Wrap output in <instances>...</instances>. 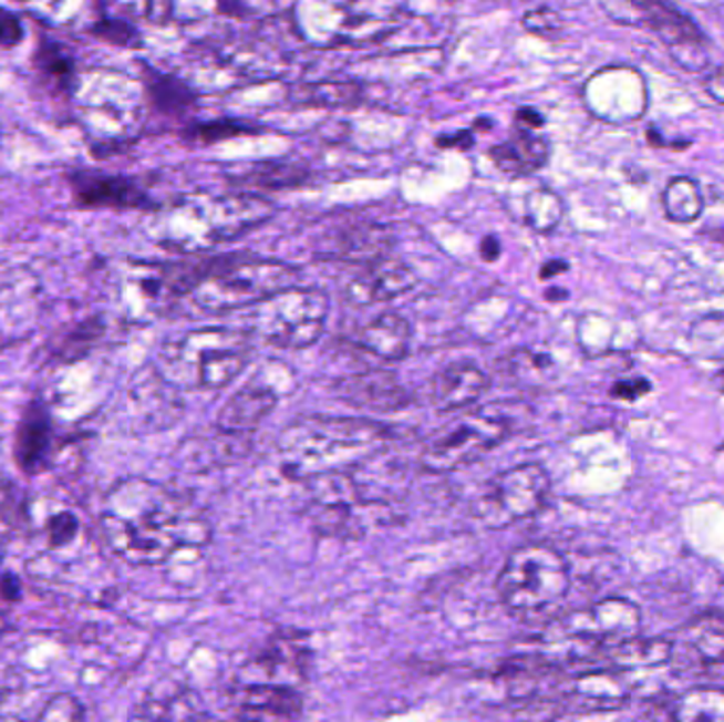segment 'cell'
I'll use <instances>...</instances> for the list:
<instances>
[{"instance_id":"cell-1","label":"cell","mask_w":724,"mask_h":722,"mask_svg":"<svg viewBox=\"0 0 724 722\" xmlns=\"http://www.w3.org/2000/svg\"><path fill=\"white\" fill-rule=\"evenodd\" d=\"M100 532L106 547L132 566H159L180 549L206 547L208 517L162 483L130 477L104 496Z\"/></svg>"},{"instance_id":"cell-2","label":"cell","mask_w":724,"mask_h":722,"mask_svg":"<svg viewBox=\"0 0 724 722\" xmlns=\"http://www.w3.org/2000/svg\"><path fill=\"white\" fill-rule=\"evenodd\" d=\"M273 213V204L255 193H187L155 208L146 218V234L172 252L195 255L238 240Z\"/></svg>"},{"instance_id":"cell-3","label":"cell","mask_w":724,"mask_h":722,"mask_svg":"<svg viewBox=\"0 0 724 722\" xmlns=\"http://www.w3.org/2000/svg\"><path fill=\"white\" fill-rule=\"evenodd\" d=\"M387 429L373 420L306 415L278 436V456L292 482L352 473L386 445Z\"/></svg>"},{"instance_id":"cell-4","label":"cell","mask_w":724,"mask_h":722,"mask_svg":"<svg viewBox=\"0 0 724 722\" xmlns=\"http://www.w3.org/2000/svg\"><path fill=\"white\" fill-rule=\"evenodd\" d=\"M71 96L85 136L100 148L130 145L145 130V85L130 74L92 69L74 79Z\"/></svg>"},{"instance_id":"cell-5","label":"cell","mask_w":724,"mask_h":722,"mask_svg":"<svg viewBox=\"0 0 724 722\" xmlns=\"http://www.w3.org/2000/svg\"><path fill=\"white\" fill-rule=\"evenodd\" d=\"M252 357L250 336L208 327L166 339L157 357L159 375L176 388L218 390L231 384Z\"/></svg>"},{"instance_id":"cell-6","label":"cell","mask_w":724,"mask_h":722,"mask_svg":"<svg viewBox=\"0 0 724 722\" xmlns=\"http://www.w3.org/2000/svg\"><path fill=\"white\" fill-rule=\"evenodd\" d=\"M403 20V0H297L292 9L297 37L316 49L375 43Z\"/></svg>"},{"instance_id":"cell-7","label":"cell","mask_w":724,"mask_h":722,"mask_svg":"<svg viewBox=\"0 0 724 722\" xmlns=\"http://www.w3.org/2000/svg\"><path fill=\"white\" fill-rule=\"evenodd\" d=\"M297 280L299 271L285 261L231 257L197 267L189 295L201 312H236L289 289Z\"/></svg>"},{"instance_id":"cell-8","label":"cell","mask_w":724,"mask_h":722,"mask_svg":"<svg viewBox=\"0 0 724 722\" xmlns=\"http://www.w3.org/2000/svg\"><path fill=\"white\" fill-rule=\"evenodd\" d=\"M498 596L517 619L547 617L570 591V568L556 549L526 545L508 555L498 580Z\"/></svg>"},{"instance_id":"cell-9","label":"cell","mask_w":724,"mask_h":722,"mask_svg":"<svg viewBox=\"0 0 724 722\" xmlns=\"http://www.w3.org/2000/svg\"><path fill=\"white\" fill-rule=\"evenodd\" d=\"M248 310L252 333L282 350H303L322 338L331 301L324 290L292 285Z\"/></svg>"},{"instance_id":"cell-10","label":"cell","mask_w":724,"mask_h":722,"mask_svg":"<svg viewBox=\"0 0 724 722\" xmlns=\"http://www.w3.org/2000/svg\"><path fill=\"white\" fill-rule=\"evenodd\" d=\"M510 426L503 415L473 411L438 429L422 447L420 462L431 473H454L505 443Z\"/></svg>"},{"instance_id":"cell-11","label":"cell","mask_w":724,"mask_h":722,"mask_svg":"<svg viewBox=\"0 0 724 722\" xmlns=\"http://www.w3.org/2000/svg\"><path fill=\"white\" fill-rule=\"evenodd\" d=\"M551 477L540 464H519L496 475L473 503L475 519L487 530H505L510 524L534 517L547 505Z\"/></svg>"},{"instance_id":"cell-12","label":"cell","mask_w":724,"mask_h":722,"mask_svg":"<svg viewBox=\"0 0 724 722\" xmlns=\"http://www.w3.org/2000/svg\"><path fill=\"white\" fill-rule=\"evenodd\" d=\"M642 629V610L625 598H606L585 610L568 615L556 627L554 638L591 642L602 649L621 644Z\"/></svg>"},{"instance_id":"cell-13","label":"cell","mask_w":724,"mask_h":722,"mask_svg":"<svg viewBox=\"0 0 724 722\" xmlns=\"http://www.w3.org/2000/svg\"><path fill=\"white\" fill-rule=\"evenodd\" d=\"M282 0H151L146 18L155 24L194 25L257 22L280 9Z\"/></svg>"},{"instance_id":"cell-14","label":"cell","mask_w":724,"mask_h":722,"mask_svg":"<svg viewBox=\"0 0 724 722\" xmlns=\"http://www.w3.org/2000/svg\"><path fill=\"white\" fill-rule=\"evenodd\" d=\"M642 18V24L659 34L672 55L689 71H701L707 64V39L689 16L665 0H629Z\"/></svg>"},{"instance_id":"cell-15","label":"cell","mask_w":724,"mask_h":722,"mask_svg":"<svg viewBox=\"0 0 724 722\" xmlns=\"http://www.w3.org/2000/svg\"><path fill=\"white\" fill-rule=\"evenodd\" d=\"M589 111L608 123H631L647 113V85L633 69H603L585 87Z\"/></svg>"},{"instance_id":"cell-16","label":"cell","mask_w":724,"mask_h":722,"mask_svg":"<svg viewBox=\"0 0 724 722\" xmlns=\"http://www.w3.org/2000/svg\"><path fill=\"white\" fill-rule=\"evenodd\" d=\"M333 392L341 401L375 413L403 410L411 403L410 390L392 371L384 369L348 375L333 385Z\"/></svg>"},{"instance_id":"cell-17","label":"cell","mask_w":724,"mask_h":722,"mask_svg":"<svg viewBox=\"0 0 724 722\" xmlns=\"http://www.w3.org/2000/svg\"><path fill=\"white\" fill-rule=\"evenodd\" d=\"M417 282L415 271L403 261L382 257L362 266L359 276L345 285V299L354 306H373L410 292Z\"/></svg>"},{"instance_id":"cell-18","label":"cell","mask_w":724,"mask_h":722,"mask_svg":"<svg viewBox=\"0 0 724 722\" xmlns=\"http://www.w3.org/2000/svg\"><path fill=\"white\" fill-rule=\"evenodd\" d=\"M489 388V378L475 362H452L438 369L428 382L431 401L438 411H458L479 401Z\"/></svg>"},{"instance_id":"cell-19","label":"cell","mask_w":724,"mask_h":722,"mask_svg":"<svg viewBox=\"0 0 724 722\" xmlns=\"http://www.w3.org/2000/svg\"><path fill=\"white\" fill-rule=\"evenodd\" d=\"M236 708L240 719L252 721H285L301 714L303 699L294 687L269 684V682H246L236 693Z\"/></svg>"},{"instance_id":"cell-20","label":"cell","mask_w":724,"mask_h":722,"mask_svg":"<svg viewBox=\"0 0 724 722\" xmlns=\"http://www.w3.org/2000/svg\"><path fill=\"white\" fill-rule=\"evenodd\" d=\"M566 698L579 712L619 710L628 703L629 684L619 672H582L572 680Z\"/></svg>"},{"instance_id":"cell-21","label":"cell","mask_w":724,"mask_h":722,"mask_svg":"<svg viewBox=\"0 0 724 722\" xmlns=\"http://www.w3.org/2000/svg\"><path fill=\"white\" fill-rule=\"evenodd\" d=\"M549 153L551 146L540 134L519 127L505 143L492 146L487 151V157L500 172L521 178L545 168L549 162Z\"/></svg>"},{"instance_id":"cell-22","label":"cell","mask_w":724,"mask_h":722,"mask_svg":"<svg viewBox=\"0 0 724 722\" xmlns=\"http://www.w3.org/2000/svg\"><path fill=\"white\" fill-rule=\"evenodd\" d=\"M278 405V394L261 384H248L238 390L218 413V431L250 434Z\"/></svg>"},{"instance_id":"cell-23","label":"cell","mask_w":724,"mask_h":722,"mask_svg":"<svg viewBox=\"0 0 724 722\" xmlns=\"http://www.w3.org/2000/svg\"><path fill=\"white\" fill-rule=\"evenodd\" d=\"M411 338L410 320L401 313L387 312L366 322L356 333V343L382 361L399 362L410 354Z\"/></svg>"},{"instance_id":"cell-24","label":"cell","mask_w":724,"mask_h":722,"mask_svg":"<svg viewBox=\"0 0 724 722\" xmlns=\"http://www.w3.org/2000/svg\"><path fill=\"white\" fill-rule=\"evenodd\" d=\"M255 668L261 675V680L257 682L294 687L306 675L308 650L290 638H273L261 652V657L255 661Z\"/></svg>"},{"instance_id":"cell-25","label":"cell","mask_w":724,"mask_h":722,"mask_svg":"<svg viewBox=\"0 0 724 722\" xmlns=\"http://www.w3.org/2000/svg\"><path fill=\"white\" fill-rule=\"evenodd\" d=\"M608 661L625 672V670H652L668 666L674 657V642L668 638H640L633 636L621 644L603 649Z\"/></svg>"},{"instance_id":"cell-26","label":"cell","mask_w":724,"mask_h":722,"mask_svg":"<svg viewBox=\"0 0 724 722\" xmlns=\"http://www.w3.org/2000/svg\"><path fill=\"white\" fill-rule=\"evenodd\" d=\"M390 234L384 227H356L345 234H341L338 240L329 246V257L341 259L348 264L366 266L382 257H387L390 250Z\"/></svg>"},{"instance_id":"cell-27","label":"cell","mask_w":724,"mask_h":722,"mask_svg":"<svg viewBox=\"0 0 724 722\" xmlns=\"http://www.w3.org/2000/svg\"><path fill=\"white\" fill-rule=\"evenodd\" d=\"M51 447V422L48 411L39 405H30L22 417L20 431H18V443H15V456L20 466L34 473L45 462Z\"/></svg>"},{"instance_id":"cell-28","label":"cell","mask_w":724,"mask_h":722,"mask_svg":"<svg viewBox=\"0 0 724 722\" xmlns=\"http://www.w3.org/2000/svg\"><path fill=\"white\" fill-rule=\"evenodd\" d=\"M513 217L519 218L524 225H528L538 234H549L563 218V202L557 193L536 185L530 192L517 197L510 206Z\"/></svg>"},{"instance_id":"cell-29","label":"cell","mask_w":724,"mask_h":722,"mask_svg":"<svg viewBox=\"0 0 724 722\" xmlns=\"http://www.w3.org/2000/svg\"><path fill=\"white\" fill-rule=\"evenodd\" d=\"M22 4L53 28H85L97 18V0H22Z\"/></svg>"},{"instance_id":"cell-30","label":"cell","mask_w":724,"mask_h":722,"mask_svg":"<svg viewBox=\"0 0 724 722\" xmlns=\"http://www.w3.org/2000/svg\"><path fill=\"white\" fill-rule=\"evenodd\" d=\"M680 722H724V687H693L674 708Z\"/></svg>"},{"instance_id":"cell-31","label":"cell","mask_w":724,"mask_h":722,"mask_svg":"<svg viewBox=\"0 0 724 722\" xmlns=\"http://www.w3.org/2000/svg\"><path fill=\"white\" fill-rule=\"evenodd\" d=\"M663 210L665 217L680 225L697 220L703 213V195L700 185L689 176H676L663 189Z\"/></svg>"},{"instance_id":"cell-32","label":"cell","mask_w":724,"mask_h":722,"mask_svg":"<svg viewBox=\"0 0 724 722\" xmlns=\"http://www.w3.org/2000/svg\"><path fill=\"white\" fill-rule=\"evenodd\" d=\"M689 644L710 666H724V619L705 615L695 619L686 631Z\"/></svg>"},{"instance_id":"cell-33","label":"cell","mask_w":724,"mask_h":722,"mask_svg":"<svg viewBox=\"0 0 724 722\" xmlns=\"http://www.w3.org/2000/svg\"><path fill=\"white\" fill-rule=\"evenodd\" d=\"M79 193H81V199L85 202H94V204H136L138 197H136V192L127 185V183H121V180H92V183H81L79 187Z\"/></svg>"},{"instance_id":"cell-34","label":"cell","mask_w":724,"mask_h":722,"mask_svg":"<svg viewBox=\"0 0 724 722\" xmlns=\"http://www.w3.org/2000/svg\"><path fill=\"white\" fill-rule=\"evenodd\" d=\"M294 102L301 104H314V106H338V104H348L352 100H356V87L350 85H335V83H327V85H310L299 90L297 94H292Z\"/></svg>"},{"instance_id":"cell-35","label":"cell","mask_w":724,"mask_h":722,"mask_svg":"<svg viewBox=\"0 0 724 722\" xmlns=\"http://www.w3.org/2000/svg\"><path fill=\"white\" fill-rule=\"evenodd\" d=\"M41 721H79L83 719V708L71 695H55L39 714Z\"/></svg>"},{"instance_id":"cell-36","label":"cell","mask_w":724,"mask_h":722,"mask_svg":"<svg viewBox=\"0 0 724 722\" xmlns=\"http://www.w3.org/2000/svg\"><path fill=\"white\" fill-rule=\"evenodd\" d=\"M79 532V522L71 513H62L51 519L49 524V538L53 545H66L71 543Z\"/></svg>"},{"instance_id":"cell-37","label":"cell","mask_w":724,"mask_h":722,"mask_svg":"<svg viewBox=\"0 0 724 722\" xmlns=\"http://www.w3.org/2000/svg\"><path fill=\"white\" fill-rule=\"evenodd\" d=\"M524 25L536 34H554L561 28V20L551 9H538L524 18Z\"/></svg>"},{"instance_id":"cell-38","label":"cell","mask_w":724,"mask_h":722,"mask_svg":"<svg viewBox=\"0 0 724 722\" xmlns=\"http://www.w3.org/2000/svg\"><path fill=\"white\" fill-rule=\"evenodd\" d=\"M651 390L652 384L649 382V380H642V378H638V380H625V382H617L614 388H612V396H617V399H623V401L633 403V401H638V399H642V396L651 394Z\"/></svg>"},{"instance_id":"cell-39","label":"cell","mask_w":724,"mask_h":722,"mask_svg":"<svg viewBox=\"0 0 724 722\" xmlns=\"http://www.w3.org/2000/svg\"><path fill=\"white\" fill-rule=\"evenodd\" d=\"M22 37V25L15 16L0 9V45H13Z\"/></svg>"},{"instance_id":"cell-40","label":"cell","mask_w":724,"mask_h":722,"mask_svg":"<svg viewBox=\"0 0 724 722\" xmlns=\"http://www.w3.org/2000/svg\"><path fill=\"white\" fill-rule=\"evenodd\" d=\"M106 2L130 18H146L151 7V0H106Z\"/></svg>"},{"instance_id":"cell-41","label":"cell","mask_w":724,"mask_h":722,"mask_svg":"<svg viewBox=\"0 0 724 722\" xmlns=\"http://www.w3.org/2000/svg\"><path fill=\"white\" fill-rule=\"evenodd\" d=\"M705 90H707V94L714 97L716 102L724 104V64L723 66H718L714 73L707 76Z\"/></svg>"},{"instance_id":"cell-42","label":"cell","mask_w":724,"mask_h":722,"mask_svg":"<svg viewBox=\"0 0 724 722\" xmlns=\"http://www.w3.org/2000/svg\"><path fill=\"white\" fill-rule=\"evenodd\" d=\"M517 123H519L521 127H526V130H538V127L545 123V120H542V115L536 113L534 109H521V111L517 113Z\"/></svg>"},{"instance_id":"cell-43","label":"cell","mask_w":724,"mask_h":722,"mask_svg":"<svg viewBox=\"0 0 724 722\" xmlns=\"http://www.w3.org/2000/svg\"><path fill=\"white\" fill-rule=\"evenodd\" d=\"M482 252L487 261H494L500 255V241L496 240V238H487V240L483 241Z\"/></svg>"},{"instance_id":"cell-44","label":"cell","mask_w":724,"mask_h":722,"mask_svg":"<svg viewBox=\"0 0 724 722\" xmlns=\"http://www.w3.org/2000/svg\"><path fill=\"white\" fill-rule=\"evenodd\" d=\"M566 269H568V264H566V261H551V264H547V266L542 267L540 278H551V276L561 274V271H566Z\"/></svg>"},{"instance_id":"cell-45","label":"cell","mask_w":724,"mask_h":722,"mask_svg":"<svg viewBox=\"0 0 724 722\" xmlns=\"http://www.w3.org/2000/svg\"><path fill=\"white\" fill-rule=\"evenodd\" d=\"M718 382H721V388L724 390V369L718 373Z\"/></svg>"}]
</instances>
